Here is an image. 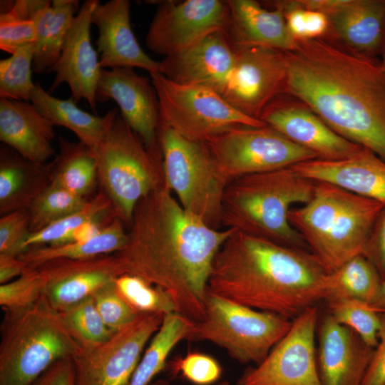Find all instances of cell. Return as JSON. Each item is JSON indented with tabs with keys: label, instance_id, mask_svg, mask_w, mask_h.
I'll list each match as a JSON object with an SVG mask.
<instances>
[{
	"label": "cell",
	"instance_id": "f6af8a7d",
	"mask_svg": "<svg viewBox=\"0 0 385 385\" xmlns=\"http://www.w3.org/2000/svg\"><path fill=\"white\" fill-rule=\"evenodd\" d=\"M31 233L28 210L14 211L0 218V254L19 257L27 249L25 242Z\"/></svg>",
	"mask_w": 385,
	"mask_h": 385
},
{
	"label": "cell",
	"instance_id": "ee69618b",
	"mask_svg": "<svg viewBox=\"0 0 385 385\" xmlns=\"http://www.w3.org/2000/svg\"><path fill=\"white\" fill-rule=\"evenodd\" d=\"M92 297L103 322L113 332L132 322L139 314L119 294L115 281L98 290Z\"/></svg>",
	"mask_w": 385,
	"mask_h": 385
},
{
	"label": "cell",
	"instance_id": "30bf717a",
	"mask_svg": "<svg viewBox=\"0 0 385 385\" xmlns=\"http://www.w3.org/2000/svg\"><path fill=\"white\" fill-rule=\"evenodd\" d=\"M150 76L159 101L160 124L189 140L205 143L237 126L267 125L241 113L214 90L179 84L158 72L151 73Z\"/></svg>",
	"mask_w": 385,
	"mask_h": 385
},
{
	"label": "cell",
	"instance_id": "f546056e",
	"mask_svg": "<svg viewBox=\"0 0 385 385\" xmlns=\"http://www.w3.org/2000/svg\"><path fill=\"white\" fill-rule=\"evenodd\" d=\"M124 225L120 219L115 217L96 236L88 240L33 246L29 247L19 257L29 267L36 268L55 260L87 259L114 254L123 250L127 242L128 232Z\"/></svg>",
	"mask_w": 385,
	"mask_h": 385
},
{
	"label": "cell",
	"instance_id": "7c38bea8",
	"mask_svg": "<svg viewBox=\"0 0 385 385\" xmlns=\"http://www.w3.org/2000/svg\"><path fill=\"white\" fill-rule=\"evenodd\" d=\"M165 315L139 314L104 343L81 349L73 358L77 385H128L147 342Z\"/></svg>",
	"mask_w": 385,
	"mask_h": 385
},
{
	"label": "cell",
	"instance_id": "f907efd6",
	"mask_svg": "<svg viewBox=\"0 0 385 385\" xmlns=\"http://www.w3.org/2000/svg\"><path fill=\"white\" fill-rule=\"evenodd\" d=\"M373 306L380 312L385 310V281H383L377 298Z\"/></svg>",
	"mask_w": 385,
	"mask_h": 385
},
{
	"label": "cell",
	"instance_id": "9c48e42d",
	"mask_svg": "<svg viewBox=\"0 0 385 385\" xmlns=\"http://www.w3.org/2000/svg\"><path fill=\"white\" fill-rule=\"evenodd\" d=\"M292 322L207 290L205 317L192 322L187 340L212 342L240 363L259 364L286 334Z\"/></svg>",
	"mask_w": 385,
	"mask_h": 385
},
{
	"label": "cell",
	"instance_id": "f5cc1de1",
	"mask_svg": "<svg viewBox=\"0 0 385 385\" xmlns=\"http://www.w3.org/2000/svg\"><path fill=\"white\" fill-rule=\"evenodd\" d=\"M382 64L385 68V38H384V45H383V61H382Z\"/></svg>",
	"mask_w": 385,
	"mask_h": 385
},
{
	"label": "cell",
	"instance_id": "6da1fadb",
	"mask_svg": "<svg viewBox=\"0 0 385 385\" xmlns=\"http://www.w3.org/2000/svg\"><path fill=\"white\" fill-rule=\"evenodd\" d=\"M129 228L125 247L114 253L124 274L162 288L178 313L201 321L214 259L235 230L209 227L184 210L165 185L138 202Z\"/></svg>",
	"mask_w": 385,
	"mask_h": 385
},
{
	"label": "cell",
	"instance_id": "681fc988",
	"mask_svg": "<svg viewBox=\"0 0 385 385\" xmlns=\"http://www.w3.org/2000/svg\"><path fill=\"white\" fill-rule=\"evenodd\" d=\"M29 268L19 257L0 254V284L14 280Z\"/></svg>",
	"mask_w": 385,
	"mask_h": 385
},
{
	"label": "cell",
	"instance_id": "1f68e13d",
	"mask_svg": "<svg viewBox=\"0 0 385 385\" xmlns=\"http://www.w3.org/2000/svg\"><path fill=\"white\" fill-rule=\"evenodd\" d=\"M383 280L375 267L362 255L350 259L328 272L324 287L326 302L335 299H355L373 305Z\"/></svg>",
	"mask_w": 385,
	"mask_h": 385
},
{
	"label": "cell",
	"instance_id": "ba28073f",
	"mask_svg": "<svg viewBox=\"0 0 385 385\" xmlns=\"http://www.w3.org/2000/svg\"><path fill=\"white\" fill-rule=\"evenodd\" d=\"M165 186L184 210L209 227H222L224 193L230 182L217 169L205 143L189 140L160 124Z\"/></svg>",
	"mask_w": 385,
	"mask_h": 385
},
{
	"label": "cell",
	"instance_id": "277c9868",
	"mask_svg": "<svg viewBox=\"0 0 385 385\" xmlns=\"http://www.w3.org/2000/svg\"><path fill=\"white\" fill-rule=\"evenodd\" d=\"M310 200L289 212L291 225L331 272L362 253L385 203L331 183L314 181Z\"/></svg>",
	"mask_w": 385,
	"mask_h": 385
},
{
	"label": "cell",
	"instance_id": "7a4b0ae2",
	"mask_svg": "<svg viewBox=\"0 0 385 385\" xmlns=\"http://www.w3.org/2000/svg\"><path fill=\"white\" fill-rule=\"evenodd\" d=\"M284 93L300 100L333 130L385 162V68L371 56L321 38L286 51Z\"/></svg>",
	"mask_w": 385,
	"mask_h": 385
},
{
	"label": "cell",
	"instance_id": "b9f144b4",
	"mask_svg": "<svg viewBox=\"0 0 385 385\" xmlns=\"http://www.w3.org/2000/svg\"><path fill=\"white\" fill-rule=\"evenodd\" d=\"M271 4L282 10L288 30L296 41L321 38L330 24L326 14L305 9L297 1H278Z\"/></svg>",
	"mask_w": 385,
	"mask_h": 385
},
{
	"label": "cell",
	"instance_id": "8fae6325",
	"mask_svg": "<svg viewBox=\"0 0 385 385\" xmlns=\"http://www.w3.org/2000/svg\"><path fill=\"white\" fill-rule=\"evenodd\" d=\"M205 143L217 169L229 181L318 159L314 153L269 125L237 126L213 136Z\"/></svg>",
	"mask_w": 385,
	"mask_h": 385
},
{
	"label": "cell",
	"instance_id": "ffe728a7",
	"mask_svg": "<svg viewBox=\"0 0 385 385\" xmlns=\"http://www.w3.org/2000/svg\"><path fill=\"white\" fill-rule=\"evenodd\" d=\"M237 55L226 31H217L178 53L165 57L159 72L183 85L210 88L222 95Z\"/></svg>",
	"mask_w": 385,
	"mask_h": 385
},
{
	"label": "cell",
	"instance_id": "83f0119b",
	"mask_svg": "<svg viewBox=\"0 0 385 385\" xmlns=\"http://www.w3.org/2000/svg\"><path fill=\"white\" fill-rule=\"evenodd\" d=\"M48 166L34 163L7 148L1 150L0 213L28 210L49 185Z\"/></svg>",
	"mask_w": 385,
	"mask_h": 385
},
{
	"label": "cell",
	"instance_id": "603a6c76",
	"mask_svg": "<svg viewBox=\"0 0 385 385\" xmlns=\"http://www.w3.org/2000/svg\"><path fill=\"white\" fill-rule=\"evenodd\" d=\"M292 168L312 181L333 184L361 196L385 203V162L363 148L349 158L314 159Z\"/></svg>",
	"mask_w": 385,
	"mask_h": 385
},
{
	"label": "cell",
	"instance_id": "f35d334b",
	"mask_svg": "<svg viewBox=\"0 0 385 385\" xmlns=\"http://www.w3.org/2000/svg\"><path fill=\"white\" fill-rule=\"evenodd\" d=\"M34 43L18 48L0 61V96L16 101H30L35 84L32 81Z\"/></svg>",
	"mask_w": 385,
	"mask_h": 385
},
{
	"label": "cell",
	"instance_id": "5b68a950",
	"mask_svg": "<svg viewBox=\"0 0 385 385\" xmlns=\"http://www.w3.org/2000/svg\"><path fill=\"white\" fill-rule=\"evenodd\" d=\"M314 187V181L292 167L235 178L228 183L224 193L222 226L309 250L288 215L293 205L310 200Z\"/></svg>",
	"mask_w": 385,
	"mask_h": 385
},
{
	"label": "cell",
	"instance_id": "4fadbf2b",
	"mask_svg": "<svg viewBox=\"0 0 385 385\" xmlns=\"http://www.w3.org/2000/svg\"><path fill=\"white\" fill-rule=\"evenodd\" d=\"M319 321L317 305L304 310L266 358L241 376L237 385H322L316 349Z\"/></svg>",
	"mask_w": 385,
	"mask_h": 385
},
{
	"label": "cell",
	"instance_id": "7bdbcfd3",
	"mask_svg": "<svg viewBox=\"0 0 385 385\" xmlns=\"http://www.w3.org/2000/svg\"><path fill=\"white\" fill-rule=\"evenodd\" d=\"M168 365L171 374H180L195 385H210L221 376L222 368L218 361L210 355L190 352L185 356L173 360Z\"/></svg>",
	"mask_w": 385,
	"mask_h": 385
},
{
	"label": "cell",
	"instance_id": "f1b7e54d",
	"mask_svg": "<svg viewBox=\"0 0 385 385\" xmlns=\"http://www.w3.org/2000/svg\"><path fill=\"white\" fill-rule=\"evenodd\" d=\"M78 1L43 0L34 14L36 30L33 70L50 71L58 59L68 32L78 12Z\"/></svg>",
	"mask_w": 385,
	"mask_h": 385
},
{
	"label": "cell",
	"instance_id": "d590c367",
	"mask_svg": "<svg viewBox=\"0 0 385 385\" xmlns=\"http://www.w3.org/2000/svg\"><path fill=\"white\" fill-rule=\"evenodd\" d=\"M66 329L81 349H90L108 341L113 332L101 317L92 297L59 312Z\"/></svg>",
	"mask_w": 385,
	"mask_h": 385
},
{
	"label": "cell",
	"instance_id": "8d00e7d4",
	"mask_svg": "<svg viewBox=\"0 0 385 385\" xmlns=\"http://www.w3.org/2000/svg\"><path fill=\"white\" fill-rule=\"evenodd\" d=\"M326 302L328 313L336 322L351 329L367 345L376 347L381 312L369 303L355 299H335Z\"/></svg>",
	"mask_w": 385,
	"mask_h": 385
},
{
	"label": "cell",
	"instance_id": "ab89813d",
	"mask_svg": "<svg viewBox=\"0 0 385 385\" xmlns=\"http://www.w3.org/2000/svg\"><path fill=\"white\" fill-rule=\"evenodd\" d=\"M88 201L86 197L49 184L28 209L31 232L38 231L80 210Z\"/></svg>",
	"mask_w": 385,
	"mask_h": 385
},
{
	"label": "cell",
	"instance_id": "9a60e30c",
	"mask_svg": "<svg viewBox=\"0 0 385 385\" xmlns=\"http://www.w3.org/2000/svg\"><path fill=\"white\" fill-rule=\"evenodd\" d=\"M287 66L284 51L263 46L237 48L222 96L241 113L260 119L265 108L284 93Z\"/></svg>",
	"mask_w": 385,
	"mask_h": 385
},
{
	"label": "cell",
	"instance_id": "5bb4252c",
	"mask_svg": "<svg viewBox=\"0 0 385 385\" xmlns=\"http://www.w3.org/2000/svg\"><path fill=\"white\" fill-rule=\"evenodd\" d=\"M227 1H163L150 24L146 44L153 52L170 56L196 44L217 31H227Z\"/></svg>",
	"mask_w": 385,
	"mask_h": 385
},
{
	"label": "cell",
	"instance_id": "74e56055",
	"mask_svg": "<svg viewBox=\"0 0 385 385\" xmlns=\"http://www.w3.org/2000/svg\"><path fill=\"white\" fill-rule=\"evenodd\" d=\"M115 286L119 294L138 314L166 315L178 312L167 292L138 276L123 274L116 278Z\"/></svg>",
	"mask_w": 385,
	"mask_h": 385
},
{
	"label": "cell",
	"instance_id": "d6986e66",
	"mask_svg": "<svg viewBox=\"0 0 385 385\" xmlns=\"http://www.w3.org/2000/svg\"><path fill=\"white\" fill-rule=\"evenodd\" d=\"M260 119L314 153L320 160L349 158L364 148L337 133L307 106L285 101L279 96L265 108Z\"/></svg>",
	"mask_w": 385,
	"mask_h": 385
},
{
	"label": "cell",
	"instance_id": "bcb514c9",
	"mask_svg": "<svg viewBox=\"0 0 385 385\" xmlns=\"http://www.w3.org/2000/svg\"><path fill=\"white\" fill-rule=\"evenodd\" d=\"M385 281V206L379 213L361 253Z\"/></svg>",
	"mask_w": 385,
	"mask_h": 385
},
{
	"label": "cell",
	"instance_id": "4dcf8cb0",
	"mask_svg": "<svg viewBox=\"0 0 385 385\" xmlns=\"http://www.w3.org/2000/svg\"><path fill=\"white\" fill-rule=\"evenodd\" d=\"M60 153L48 165L50 184L86 197L98 180L97 163L92 150L81 143L59 138Z\"/></svg>",
	"mask_w": 385,
	"mask_h": 385
},
{
	"label": "cell",
	"instance_id": "7dc6e473",
	"mask_svg": "<svg viewBox=\"0 0 385 385\" xmlns=\"http://www.w3.org/2000/svg\"><path fill=\"white\" fill-rule=\"evenodd\" d=\"M362 385H385V310L381 312L378 343Z\"/></svg>",
	"mask_w": 385,
	"mask_h": 385
},
{
	"label": "cell",
	"instance_id": "cb8c5ba5",
	"mask_svg": "<svg viewBox=\"0 0 385 385\" xmlns=\"http://www.w3.org/2000/svg\"><path fill=\"white\" fill-rule=\"evenodd\" d=\"M53 125L31 103L0 100V140L24 158L39 165L55 154Z\"/></svg>",
	"mask_w": 385,
	"mask_h": 385
},
{
	"label": "cell",
	"instance_id": "d4e9b609",
	"mask_svg": "<svg viewBox=\"0 0 385 385\" xmlns=\"http://www.w3.org/2000/svg\"><path fill=\"white\" fill-rule=\"evenodd\" d=\"M230 18L226 32L236 48L263 46L284 51L292 50L291 36L282 10L267 9L253 0H227Z\"/></svg>",
	"mask_w": 385,
	"mask_h": 385
},
{
	"label": "cell",
	"instance_id": "d6a6232c",
	"mask_svg": "<svg viewBox=\"0 0 385 385\" xmlns=\"http://www.w3.org/2000/svg\"><path fill=\"white\" fill-rule=\"evenodd\" d=\"M192 322L178 312L165 315L128 385H150L166 366L167 359L174 347L187 339Z\"/></svg>",
	"mask_w": 385,
	"mask_h": 385
},
{
	"label": "cell",
	"instance_id": "52a82bcc",
	"mask_svg": "<svg viewBox=\"0 0 385 385\" xmlns=\"http://www.w3.org/2000/svg\"><path fill=\"white\" fill-rule=\"evenodd\" d=\"M93 153L101 190L111 201L114 216L130 226L138 202L165 185L162 151L149 150L118 113Z\"/></svg>",
	"mask_w": 385,
	"mask_h": 385
},
{
	"label": "cell",
	"instance_id": "816d5d0a",
	"mask_svg": "<svg viewBox=\"0 0 385 385\" xmlns=\"http://www.w3.org/2000/svg\"><path fill=\"white\" fill-rule=\"evenodd\" d=\"M150 385H170V384L166 380L159 379L152 381ZM218 385H229V383L227 381H223L220 383Z\"/></svg>",
	"mask_w": 385,
	"mask_h": 385
},
{
	"label": "cell",
	"instance_id": "c3c4849f",
	"mask_svg": "<svg viewBox=\"0 0 385 385\" xmlns=\"http://www.w3.org/2000/svg\"><path fill=\"white\" fill-rule=\"evenodd\" d=\"M31 385H77L72 358L53 363Z\"/></svg>",
	"mask_w": 385,
	"mask_h": 385
},
{
	"label": "cell",
	"instance_id": "60d3db41",
	"mask_svg": "<svg viewBox=\"0 0 385 385\" xmlns=\"http://www.w3.org/2000/svg\"><path fill=\"white\" fill-rule=\"evenodd\" d=\"M46 279L38 268L0 285V305L4 312H18L34 306L43 297Z\"/></svg>",
	"mask_w": 385,
	"mask_h": 385
},
{
	"label": "cell",
	"instance_id": "e0dca14e",
	"mask_svg": "<svg viewBox=\"0 0 385 385\" xmlns=\"http://www.w3.org/2000/svg\"><path fill=\"white\" fill-rule=\"evenodd\" d=\"M36 268L46 279L43 297L58 312L92 297L124 274L115 254L55 260Z\"/></svg>",
	"mask_w": 385,
	"mask_h": 385
},
{
	"label": "cell",
	"instance_id": "2e32d148",
	"mask_svg": "<svg viewBox=\"0 0 385 385\" xmlns=\"http://www.w3.org/2000/svg\"><path fill=\"white\" fill-rule=\"evenodd\" d=\"M96 98L101 102L114 101L121 117L145 147L153 152L161 151L160 106L151 79L133 68L102 69Z\"/></svg>",
	"mask_w": 385,
	"mask_h": 385
},
{
	"label": "cell",
	"instance_id": "e575fe53",
	"mask_svg": "<svg viewBox=\"0 0 385 385\" xmlns=\"http://www.w3.org/2000/svg\"><path fill=\"white\" fill-rule=\"evenodd\" d=\"M43 0L3 1L0 14V48L12 54L18 48L36 40L35 11Z\"/></svg>",
	"mask_w": 385,
	"mask_h": 385
},
{
	"label": "cell",
	"instance_id": "7402d4cb",
	"mask_svg": "<svg viewBox=\"0 0 385 385\" xmlns=\"http://www.w3.org/2000/svg\"><path fill=\"white\" fill-rule=\"evenodd\" d=\"M130 2L111 0L98 2L91 17L98 29L97 51L102 69L139 68L159 72L160 62L154 61L140 46L130 24Z\"/></svg>",
	"mask_w": 385,
	"mask_h": 385
},
{
	"label": "cell",
	"instance_id": "8992f818",
	"mask_svg": "<svg viewBox=\"0 0 385 385\" xmlns=\"http://www.w3.org/2000/svg\"><path fill=\"white\" fill-rule=\"evenodd\" d=\"M4 312L0 385H31L53 363L81 349L43 297L29 309Z\"/></svg>",
	"mask_w": 385,
	"mask_h": 385
},
{
	"label": "cell",
	"instance_id": "4316f807",
	"mask_svg": "<svg viewBox=\"0 0 385 385\" xmlns=\"http://www.w3.org/2000/svg\"><path fill=\"white\" fill-rule=\"evenodd\" d=\"M30 101L53 125L63 126L71 130L79 142L92 152L103 142L118 113L115 108L103 117L91 114L81 109L71 97L68 99L54 97L38 83L35 84Z\"/></svg>",
	"mask_w": 385,
	"mask_h": 385
},
{
	"label": "cell",
	"instance_id": "ac0fdd59",
	"mask_svg": "<svg viewBox=\"0 0 385 385\" xmlns=\"http://www.w3.org/2000/svg\"><path fill=\"white\" fill-rule=\"evenodd\" d=\"M98 2L86 0L83 3L68 32L60 56L50 71L55 73L51 91L67 83L71 98L76 101L85 99L94 111L102 68L98 51L91 42V26L92 14Z\"/></svg>",
	"mask_w": 385,
	"mask_h": 385
},
{
	"label": "cell",
	"instance_id": "484cf974",
	"mask_svg": "<svg viewBox=\"0 0 385 385\" xmlns=\"http://www.w3.org/2000/svg\"><path fill=\"white\" fill-rule=\"evenodd\" d=\"M334 31L354 51L371 56L385 38V0H336L326 13Z\"/></svg>",
	"mask_w": 385,
	"mask_h": 385
},
{
	"label": "cell",
	"instance_id": "836d02e7",
	"mask_svg": "<svg viewBox=\"0 0 385 385\" xmlns=\"http://www.w3.org/2000/svg\"><path fill=\"white\" fill-rule=\"evenodd\" d=\"M113 217L111 202L101 190L80 210L31 232L24 246L28 249L33 246L70 242L73 232L83 223L93 220H108Z\"/></svg>",
	"mask_w": 385,
	"mask_h": 385
},
{
	"label": "cell",
	"instance_id": "3957f363",
	"mask_svg": "<svg viewBox=\"0 0 385 385\" xmlns=\"http://www.w3.org/2000/svg\"><path fill=\"white\" fill-rule=\"evenodd\" d=\"M327 274L309 250L235 230L214 259L207 290L293 320L324 301Z\"/></svg>",
	"mask_w": 385,
	"mask_h": 385
},
{
	"label": "cell",
	"instance_id": "44dd1931",
	"mask_svg": "<svg viewBox=\"0 0 385 385\" xmlns=\"http://www.w3.org/2000/svg\"><path fill=\"white\" fill-rule=\"evenodd\" d=\"M318 325L317 363L322 385H362L374 348L328 313Z\"/></svg>",
	"mask_w": 385,
	"mask_h": 385
}]
</instances>
